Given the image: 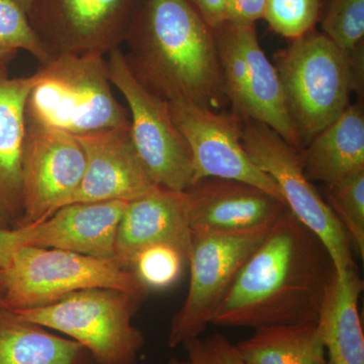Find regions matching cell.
Masks as SVG:
<instances>
[{"label": "cell", "instance_id": "obj_1", "mask_svg": "<svg viewBox=\"0 0 364 364\" xmlns=\"http://www.w3.org/2000/svg\"><path fill=\"white\" fill-rule=\"evenodd\" d=\"M335 272L322 241L287 208L244 263L213 325L317 323Z\"/></svg>", "mask_w": 364, "mask_h": 364}, {"label": "cell", "instance_id": "obj_2", "mask_svg": "<svg viewBox=\"0 0 364 364\" xmlns=\"http://www.w3.org/2000/svg\"><path fill=\"white\" fill-rule=\"evenodd\" d=\"M124 43L132 74L156 97L226 104L214 31L188 0H138Z\"/></svg>", "mask_w": 364, "mask_h": 364}, {"label": "cell", "instance_id": "obj_3", "mask_svg": "<svg viewBox=\"0 0 364 364\" xmlns=\"http://www.w3.org/2000/svg\"><path fill=\"white\" fill-rule=\"evenodd\" d=\"M26 104V124L74 136L131 124L112 92L104 55L64 54L41 64Z\"/></svg>", "mask_w": 364, "mask_h": 364}, {"label": "cell", "instance_id": "obj_4", "mask_svg": "<svg viewBox=\"0 0 364 364\" xmlns=\"http://www.w3.org/2000/svg\"><path fill=\"white\" fill-rule=\"evenodd\" d=\"M273 65L304 149L350 105L355 90L350 54L313 30L279 50Z\"/></svg>", "mask_w": 364, "mask_h": 364}, {"label": "cell", "instance_id": "obj_5", "mask_svg": "<svg viewBox=\"0 0 364 364\" xmlns=\"http://www.w3.org/2000/svg\"><path fill=\"white\" fill-rule=\"evenodd\" d=\"M140 301L119 289L97 287L49 305L14 311L28 322L70 337L97 363L135 364L145 344L143 333L132 323Z\"/></svg>", "mask_w": 364, "mask_h": 364}, {"label": "cell", "instance_id": "obj_6", "mask_svg": "<svg viewBox=\"0 0 364 364\" xmlns=\"http://www.w3.org/2000/svg\"><path fill=\"white\" fill-rule=\"evenodd\" d=\"M6 306L13 310L55 303L75 291L114 289L142 299L148 294L131 270L116 259L23 246L6 268Z\"/></svg>", "mask_w": 364, "mask_h": 364}, {"label": "cell", "instance_id": "obj_7", "mask_svg": "<svg viewBox=\"0 0 364 364\" xmlns=\"http://www.w3.org/2000/svg\"><path fill=\"white\" fill-rule=\"evenodd\" d=\"M223 90L232 112L267 124L294 149L303 145L289 112L277 69L258 41L255 25L225 21L214 28Z\"/></svg>", "mask_w": 364, "mask_h": 364}, {"label": "cell", "instance_id": "obj_8", "mask_svg": "<svg viewBox=\"0 0 364 364\" xmlns=\"http://www.w3.org/2000/svg\"><path fill=\"white\" fill-rule=\"evenodd\" d=\"M242 144L251 160L275 182L287 208L322 241L335 272L354 267L351 242L313 182L304 171L301 152L267 124L243 119Z\"/></svg>", "mask_w": 364, "mask_h": 364}, {"label": "cell", "instance_id": "obj_9", "mask_svg": "<svg viewBox=\"0 0 364 364\" xmlns=\"http://www.w3.org/2000/svg\"><path fill=\"white\" fill-rule=\"evenodd\" d=\"M270 227L236 233L191 232V279L186 301L172 318L170 347L174 348L200 337L213 324L237 274Z\"/></svg>", "mask_w": 364, "mask_h": 364}, {"label": "cell", "instance_id": "obj_10", "mask_svg": "<svg viewBox=\"0 0 364 364\" xmlns=\"http://www.w3.org/2000/svg\"><path fill=\"white\" fill-rule=\"evenodd\" d=\"M107 56L112 86L126 100L132 141L144 165L158 186L188 191L193 184V157L172 119L168 102L153 95L136 80L119 48Z\"/></svg>", "mask_w": 364, "mask_h": 364}, {"label": "cell", "instance_id": "obj_11", "mask_svg": "<svg viewBox=\"0 0 364 364\" xmlns=\"http://www.w3.org/2000/svg\"><path fill=\"white\" fill-rule=\"evenodd\" d=\"M138 0H33L26 16L50 59L109 54L123 44Z\"/></svg>", "mask_w": 364, "mask_h": 364}, {"label": "cell", "instance_id": "obj_12", "mask_svg": "<svg viewBox=\"0 0 364 364\" xmlns=\"http://www.w3.org/2000/svg\"><path fill=\"white\" fill-rule=\"evenodd\" d=\"M168 104L172 119L191 149L193 183L208 177L233 179L257 186L284 203L275 182L244 149L243 119L238 114L214 111L186 100Z\"/></svg>", "mask_w": 364, "mask_h": 364}, {"label": "cell", "instance_id": "obj_13", "mask_svg": "<svg viewBox=\"0 0 364 364\" xmlns=\"http://www.w3.org/2000/svg\"><path fill=\"white\" fill-rule=\"evenodd\" d=\"M85 170V152L76 136L26 124L21 226L42 221L69 205Z\"/></svg>", "mask_w": 364, "mask_h": 364}, {"label": "cell", "instance_id": "obj_14", "mask_svg": "<svg viewBox=\"0 0 364 364\" xmlns=\"http://www.w3.org/2000/svg\"><path fill=\"white\" fill-rule=\"evenodd\" d=\"M85 156L82 181L71 203H131L154 191V181L131 136V124L76 136Z\"/></svg>", "mask_w": 364, "mask_h": 364}, {"label": "cell", "instance_id": "obj_15", "mask_svg": "<svg viewBox=\"0 0 364 364\" xmlns=\"http://www.w3.org/2000/svg\"><path fill=\"white\" fill-rule=\"evenodd\" d=\"M189 229L200 233H236L270 227L287 205L257 186L208 177L184 191Z\"/></svg>", "mask_w": 364, "mask_h": 364}, {"label": "cell", "instance_id": "obj_16", "mask_svg": "<svg viewBox=\"0 0 364 364\" xmlns=\"http://www.w3.org/2000/svg\"><path fill=\"white\" fill-rule=\"evenodd\" d=\"M128 203H69L42 221L21 226L23 246L116 259L117 228Z\"/></svg>", "mask_w": 364, "mask_h": 364}, {"label": "cell", "instance_id": "obj_17", "mask_svg": "<svg viewBox=\"0 0 364 364\" xmlns=\"http://www.w3.org/2000/svg\"><path fill=\"white\" fill-rule=\"evenodd\" d=\"M16 54L0 57V228L21 226L23 154L26 138V104L33 75L11 77L9 63Z\"/></svg>", "mask_w": 364, "mask_h": 364}, {"label": "cell", "instance_id": "obj_18", "mask_svg": "<svg viewBox=\"0 0 364 364\" xmlns=\"http://www.w3.org/2000/svg\"><path fill=\"white\" fill-rule=\"evenodd\" d=\"M191 238L186 193L159 186L127 205L117 228L116 260L129 269L139 251L161 243L189 254Z\"/></svg>", "mask_w": 364, "mask_h": 364}, {"label": "cell", "instance_id": "obj_19", "mask_svg": "<svg viewBox=\"0 0 364 364\" xmlns=\"http://www.w3.org/2000/svg\"><path fill=\"white\" fill-rule=\"evenodd\" d=\"M304 171L311 181L332 186L364 171L363 105H349L301 152Z\"/></svg>", "mask_w": 364, "mask_h": 364}, {"label": "cell", "instance_id": "obj_20", "mask_svg": "<svg viewBox=\"0 0 364 364\" xmlns=\"http://www.w3.org/2000/svg\"><path fill=\"white\" fill-rule=\"evenodd\" d=\"M363 280L356 265L335 272L326 291L318 327L328 364H364V335L358 303Z\"/></svg>", "mask_w": 364, "mask_h": 364}, {"label": "cell", "instance_id": "obj_21", "mask_svg": "<svg viewBox=\"0 0 364 364\" xmlns=\"http://www.w3.org/2000/svg\"><path fill=\"white\" fill-rule=\"evenodd\" d=\"M85 350L0 305V364H82Z\"/></svg>", "mask_w": 364, "mask_h": 364}, {"label": "cell", "instance_id": "obj_22", "mask_svg": "<svg viewBox=\"0 0 364 364\" xmlns=\"http://www.w3.org/2000/svg\"><path fill=\"white\" fill-rule=\"evenodd\" d=\"M235 345L247 364H327L318 323L268 326Z\"/></svg>", "mask_w": 364, "mask_h": 364}, {"label": "cell", "instance_id": "obj_23", "mask_svg": "<svg viewBox=\"0 0 364 364\" xmlns=\"http://www.w3.org/2000/svg\"><path fill=\"white\" fill-rule=\"evenodd\" d=\"M188 264V253L172 244H155L142 249L131 261L129 269L148 291L165 289L181 277Z\"/></svg>", "mask_w": 364, "mask_h": 364}, {"label": "cell", "instance_id": "obj_24", "mask_svg": "<svg viewBox=\"0 0 364 364\" xmlns=\"http://www.w3.org/2000/svg\"><path fill=\"white\" fill-rule=\"evenodd\" d=\"M326 203L343 226L349 240L364 257V171L325 186Z\"/></svg>", "mask_w": 364, "mask_h": 364}, {"label": "cell", "instance_id": "obj_25", "mask_svg": "<svg viewBox=\"0 0 364 364\" xmlns=\"http://www.w3.org/2000/svg\"><path fill=\"white\" fill-rule=\"evenodd\" d=\"M323 33L344 52L363 44L364 0H330L322 18Z\"/></svg>", "mask_w": 364, "mask_h": 364}, {"label": "cell", "instance_id": "obj_26", "mask_svg": "<svg viewBox=\"0 0 364 364\" xmlns=\"http://www.w3.org/2000/svg\"><path fill=\"white\" fill-rule=\"evenodd\" d=\"M321 0H267L263 18L275 33L296 40L314 30Z\"/></svg>", "mask_w": 364, "mask_h": 364}, {"label": "cell", "instance_id": "obj_27", "mask_svg": "<svg viewBox=\"0 0 364 364\" xmlns=\"http://www.w3.org/2000/svg\"><path fill=\"white\" fill-rule=\"evenodd\" d=\"M30 53L41 64L50 56L33 32L26 11L16 0H0V53Z\"/></svg>", "mask_w": 364, "mask_h": 364}, {"label": "cell", "instance_id": "obj_28", "mask_svg": "<svg viewBox=\"0 0 364 364\" xmlns=\"http://www.w3.org/2000/svg\"><path fill=\"white\" fill-rule=\"evenodd\" d=\"M189 364H247L224 335H212L208 338L188 340L183 344Z\"/></svg>", "mask_w": 364, "mask_h": 364}, {"label": "cell", "instance_id": "obj_29", "mask_svg": "<svg viewBox=\"0 0 364 364\" xmlns=\"http://www.w3.org/2000/svg\"><path fill=\"white\" fill-rule=\"evenodd\" d=\"M267 0H227L226 21L236 25H255L263 18Z\"/></svg>", "mask_w": 364, "mask_h": 364}, {"label": "cell", "instance_id": "obj_30", "mask_svg": "<svg viewBox=\"0 0 364 364\" xmlns=\"http://www.w3.org/2000/svg\"><path fill=\"white\" fill-rule=\"evenodd\" d=\"M214 30L226 21L227 0H188Z\"/></svg>", "mask_w": 364, "mask_h": 364}, {"label": "cell", "instance_id": "obj_31", "mask_svg": "<svg viewBox=\"0 0 364 364\" xmlns=\"http://www.w3.org/2000/svg\"><path fill=\"white\" fill-rule=\"evenodd\" d=\"M23 247V232L21 227L16 229L0 228V268L6 269L13 259L14 254Z\"/></svg>", "mask_w": 364, "mask_h": 364}, {"label": "cell", "instance_id": "obj_32", "mask_svg": "<svg viewBox=\"0 0 364 364\" xmlns=\"http://www.w3.org/2000/svg\"><path fill=\"white\" fill-rule=\"evenodd\" d=\"M6 270L0 268V305L6 306Z\"/></svg>", "mask_w": 364, "mask_h": 364}, {"label": "cell", "instance_id": "obj_33", "mask_svg": "<svg viewBox=\"0 0 364 364\" xmlns=\"http://www.w3.org/2000/svg\"><path fill=\"white\" fill-rule=\"evenodd\" d=\"M18 2V6L26 11V14L28 13V9H30L31 4H32L33 0H16Z\"/></svg>", "mask_w": 364, "mask_h": 364}, {"label": "cell", "instance_id": "obj_34", "mask_svg": "<svg viewBox=\"0 0 364 364\" xmlns=\"http://www.w3.org/2000/svg\"><path fill=\"white\" fill-rule=\"evenodd\" d=\"M167 364H189L188 361H181L176 358H171Z\"/></svg>", "mask_w": 364, "mask_h": 364}, {"label": "cell", "instance_id": "obj_35", "mask_svg": "<svg viewBox=\"0 0 364 364\" xmlns=\"http://www.w3.org/2000/svg\"><path fill=\"white\" fill-rule=\"evenodd\" d=\"M9 54H13V53H9ZM9 54H4V53H0V57L4 56V55H9Z\"/></svg>", "mask_w": 364, "mask_h": 364}]
</instances>
